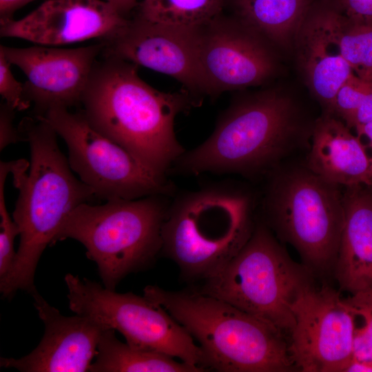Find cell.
Returning <instances> with one entry per match:
<instances>
[{
  "label": "cell",
  "mask_w": 372,
  "mask_h": 372,
  "mask_svg": "<svg viewBox=\"0 0 372 372\" xmlns=\"http://www.w3.org/2000/svg\"><path fill=\"white\" fill-rule=\"evenodd\" d=\"M101 56L83 93L81 111L94 130L166 176L185 152L175 134V118L196 101L185 93L152 87L133 63Z\"/></svg>",
  "instance_id": "cell-1"
},
{
  "label": "cell",
  "mask_w": 372,
  "mask_h": 372,
  "mask_svg": "<svg viewBox=\"0 0 372 372\" xmlns=\"http://www.w3.org/2000/svg\"><path fill=\"white\" fill-rule=\"evenodd\" d=\"M19 128L30 145V162L15 161L11 172L19 192L12 216L20 242L12 269L0 280L4 297L19 289L30 293L37 289L34 278L43 251L53 244L68 215L96 198L93 190L73 174L56 131L43 116L24 118Z\"/></svg>",
  "instance_id": "cell-2"
},
{
  "label": "cell",
  "mask_w": 372,
  "mask_h": 372,
  "mask_svg": "<svg viewBox=\"0 0 372 372\" xmlns=\"http://www.w3.org/2000/svg\"><path fill=\"white\" fill-rule=\"evenodd\" d=\"M313 125L304 124L291 97L275 90L258 92L234 101L211 135L185 151L169 172L266 177L294 153L309 149Z\"/></svg>",
  "instance_id": "cell-3"
},
{
  "label": "cell",
  "mask_w": 372,
  "mask_h": 372,
  "mask_svg": "<svg viewBox=\"0 0 372 372\" xmlns=\"http://www.w3.org/2000/svg\"><path fill=\"white\" fill-rule=\"evenodd\" d=\"M143 291L198 342L209 369L222 372L297 369L285 335L232 304L200 291H172L152 285Z\"/></svg>",
  "instance_id": "cell-4"
},
{
  "label": "cell",
  "mask_w": 372,
  "mask_h": 372,
  "mask_svg": "<svg viewBox=\"0 0 372 372\" xmlns=\"http://www.w3.org/2000/svg\"><path fill=\"white\" fill-rule=\"evenodd\" d=\"M255 203L251 192L229 182L178 195L170 203L164 221L161 251L186 278H208L251 236Z\"/></svg>",
  "instance_id": "cell-5"
},
{
  "label": "cell",
  "mask_w": 372,
  "mask_h": 372,
  "mask_svg": "<svg viewBox=\"0 0 372 372\" xmlns=\"http://www.w3.org/2000/svg\"><path fill=\"white\" fill-rule=\"evenodd\" d=\"M266 178L264 222L313 275L333 273L344 220L343 187L305 163L285 162Z\"/></svg>",
  "instance_id": "cell-6"
},
{
  "label": "cell",
  "mask_w": 372,
  "mask_h": 372,
  "mask_svg": "<svg viewBox=\"0 0 372 372\" xmlns=\"http://www.w3.org/2000/svg\"><path fill=\"white\" fill-rule=\"evenodd\" d=\"M169 197L155 194L97 205L82 203L65 218L53 243L72 238L83 244L103 285L114 290L122 278L161 251Z\"/></svg>",
  "instance_id": "cell-7"
},
{
  "label": "cell",
  "mask_w": 372,
  "mask_h": 372,
  "mask_svg": "<svg viewBox=\"0 0 372 372\" xmlns=\"http://www.w3.org/2000/svg\"><path fill=\"white\" fill-rule=\"evenodd\" d=\"M313 274L293 260L262 222L235 256L204 280L200 292L223 300L289 336L292 307L313 284Z\"/></svg>",
  "instance_id": "cell-8"
},
{
  "label": "cell",
  "mask_w": 372,
  "mask_h": 372,
  "mask_svg": "<svg viewBox=\"0 0 372 372\" xmlns=\"http://www.w3.org/2000/svg\"><path fill=\"white\" fill-rule=\"evenodd\" d=\"M69 307L107 329L119 331L130 346L160 352L200 369L206 357L189 332L161 306L132 293H120L85 278H64Z\"/></svg>",
  "instance_id": "cell-9"
},
{
  "label": "cell",
  "mask_w": 372,
  "mask_h": 372,
  "mask_svg": "<svg viewBox=\"0 0 372 372\" xmlns=\"http://www.w3.org/2000/svg\"><path fill=\"white\" fill-rule=\"evenodd\" d=\"M43 116L65 141L71 169L96 198L107 201L174 195L175 187L165 176L156 173L94 130L81 110L74 112L54 107Z\"/></svg>",
  "instance_id": "cell-10"
},
{
  "label": "cell",
  "mask_w": 372,
  "mask_h": 372,
  "mask_svg": "<svg viewBox=\"0 0 372 372\" xmlns=\"http://www.w3.org/2000/svg\"><path fill=\"white\" fill-rule=\"evenodd\" d=\"M293 327L289 350L303 372H344L353 358L356 315L340 293L313 283L304 289L292 307Z\"/></svg>",
  "instance_id": "cell-11"
},
{
  "label": "cell",
  "mask_w": 372,
  "mask_h": 372,
  "mask_svg": "<svg viewBox=\"0 0 372 372\" xmlns=\"http://www.w3.org/2000/svg\"><path fill=\"white\" fill-rule=\"evenodd\" d=\"M198 66L203 92L211 96L261 84L275 70L262 37L220 15L200 29Z\"/></svg>",
  "instance_id": "cell-12"
},
{
  "label": "cell",
  "mask_w": 372,
  "mask_h": 372,
  "mask_svg": "<svg viewBox=\"0 0 372 372\" xmlns=\"http://www.w3.org/2000/svg\"><path fill=\"white\" fill-rule=\"evenodd\" d=\"M104 43L76 48L40 45L0 46L6 59L25 75V94L37 115L51 108L70 109L81 103L92 69Z\"/></svg>",
  "instance_id": "cell-13"
},
{
  "label": "cell",
  "mask_w": 372,
  "mask_h": 372,
  "mask_svg": "<svg viewBox=\"0 0 372 372\" xmlns=\"http://www.w3.org/2000/svg\"><path fill=\"white\" fill-rule=\"evenodd\" d=\"M200 28L164 25L137 15L101 41L102 54L170 76L189 91L204 93L198 66Z\"/></svg>",
  "instance_id": "cell-14"
},
{
  "label": "cell",
  "mask_w": 372,
  "mask_h": 372,
  "mask_svg": "<svg viewBox=\"0 0 372 372\" xmlns=\"http://www.w3.org/2000/svg\"><path fill=\"white\" fill-rule=\"evenodd\" d=\"M128 20L103 0H48L22 19L0 22V35L57 46L107 39Z\"/></svg>",
  "instance_id": "cell-15"
},
{
  "label": "cell",
  "mask_w": 372,
  "mask_h": 372,
  "mask_svg": "<svg viewBox=\"0 0 372 372\" xmlns=\"http://www.w3.org/2000/svg\"><path fill=\"white\" fill-rule=\"evenodd\" d=\"M45 333L39 345L27 355L1 358L0 366L22 372H87L97 353L106 327L83 316H63L35 290L30 293Z\"/></svg>",
  "instance_id": "cell-16"
},
{
  "label": "cell",
  "mask_w": 372,
  "mask_h": 372,
  "mask_svg": "<svg viewBox=\"0 0 372 372\" xmlns=\"http://www.w3.org/2000/svg\"><path fill=\"white\" fill-rule=\"evenodd\" d=\"M344 121L326 115L313 125L305 164L314 173L341 187H372L371 155L361 138Z\"/></svg>",
  "instance_id": "cell-17"
},
{
  "label": "cell",
  "mask_w": 372,
  "mask_h": 372,
  "mask_svg": "<svg viewBox=\"0 0 372 372\" xmlns=\"http://www.w3.org/2000/svg\"><path fill=\"white\" fill-rule=\"evenodd\" d=\"M344 211L333 275L341 290L355 295L372 292V189L343 187Z\"/></svg>",
  "instance_id": "cell-18"
},
{
  "label": "cell",
  "mask_w": 372,
  "mask_h": 372,
  "mask_svg": "<svg viewBox=\"0 0 372 372\" xmlns=\"http://www.w3.org/2000/svg\"><path fill=\"white\" fill-rule=\"evenodd\" d=\"M322 2L314 3L297 34L298 54L311 91L331 112L338 89L353 72L329 31Z\"/></svg>",
  "instance_id": "cell-19"
},
{
  "label": "cell",
  "mask_w": 372,
  "mask_h": 372,
  "mask_svg": "<svg viewBox=\"0 0 372 372\" xmlns=\"http://www.w3.org/2000/svg\"><path fill=\"white\" fill-rule=\"evenodd\" d=\"M316 0H232L237 19L278 44L297 36Z\"/></svg>",
  "instance_id": "cell-20"
},
{
  "label": "cell",
  "mask_w": 372,
  "mask_h": 372,
  "mask_svg": "<svg viewBox=\"0 0 372 372\" xmlns=\"http://www.w3.org/2000/svg\"><path fill=\"white\" fill-rule=\"evenodd\" d=\"M91 372H201L195 366L154 351L130 346L107 329L100 338Z\"/></svg>",
  "instance_id": "cell-21"
},
{
  "label": "cell",
  "mask_w": 372,
  "mask_h": 372,
  "mask_svg": "<svg viewBox=\"0 0 372 372\" xmlns=\"http://www.w3.org/2000/svg\"><path fill=\"white\" fill-rule=\"evenodd\" d=\"M325 1L328 27L341 55L354 74L372 83V21L349 18Z\"/></svg>",
  "instance_id": "cell-22"
},
{
  "label": "cell",
  "mask_w": 372,
  "mask_h": 372,
  "mask_svg": "<svg viewBox=\"0 0 372 372\" xmlns=\"http://www.w3.org/2000/svg\"><path fill=\"white\" fill-rule=\"evenodd\" d=\"M224 0H142L138 16L149 21L199 29L220 14Z\"/></svg>",
  "instance_id": "cell-23"
},
{
  "label": "cell",
  "mask_w": 372,
  "mask_h": 372,
  "mask_svg": "<svg viewBox=\"0 0 372 372\" xmlns=\"http://www.w3.org/2000/svg\"><path fill=\"white\" fill-rule=\"evenodd\" d=\"M15 161L0 162V280L9 273L17 251H14V238L19 235L17 225L9 215L6 206L5 183L12 172Z\"/></svg>",
  "instance_id": "cell-24"
},
{
  "label": "cell",
  "mask_w": 372,
  "mask_h": 372,
  "mask_svg": "<svg viewBox=\"0 0 372 372\" xmlns=\"http://www.w3.org/2000/svg\"><path fill=\"white\" fill-rule=\"evenodd\" d=\"M345 300L356 316L364 321L362 326L354 331L353 358L372 362V292L351 295Z\"/></svg>",
  "instance_id": "cell-25"
},
{
  "label": "cell",
  "mask_w": 372,
  "mask_h": 372,
  "mask_svg": "<svg viewBox=\"0 0 372 372\" xmlns=\"http://www.w3.org/2000/svg\"><path fill=\"white\" fill-rule=\"evenodd\" d=\"M371 87V83L353 74L338 89L333 102L331 112L338 114L348 125Z\"/></svg>",
  "instance_id": "cell-26"
},
{
  "label": "cell",
  "mask_w": 372,
  "mask_h": 372,
  "mask_svg": "<svg viewBox=\"0 0 372 372\" xmlns=\"http://www.w3.org/2000/svg\"><path fill=\"white\" fill-rule=\"evenodd\" d=\"M11 64L0 50V94L3 101L15 111L27 110L31 105L25 94L24 85L13 75Z\"/></svg>",
  "instance_id": "cell-27"
},
{
  "label": "cell",
  "mask_w": 372,
  "mask_h": 372,
  "mask_svg": "<svg viewBox=\"0 0 372 372\" xmlns=\"http://www.w3.org/2000/svg\"><path fill=\"white\" fill-rule=\"evenodd\" d=\"M14 110L5 102L0 105V151L8 145L25 141L19 127L14 125Z\"/></svg>",
  "instance_id": "cell-28"
},
{
  "label": "cell",
  "mask_w": 372,
  "mask_h": 372,
  "mask_svg": "<svg viewBox=\"0 0 372 372\" xmlns=\"http://www.w3.org/2000/svg\"><path fill=\"white\" fill-rule=\"evenodd\" d=\"M349 18L372 21V0H331Z\"/></svg>",
  "instance_id": "cell-29"
},
{
  "label": "cell",
  "mask_w": 372,
  "mask_h": 372,
  "mask_svg": "<svg viewBox=\"0 0 372 372\" xmlns=\"http://www.w3.org/2000/svg\"><path fill=\"white\" fill-rule=\"evenodd\" d=\"M370 122H372V87L364 96L347 126L355 129Z\"/></svg>",
  "instance_id": "cell-30"
},
{
  "label": "cell",
  "mask_w": 372,
  "mask_h": 372,
  "mask_svg": "<svg viewBox=\"0 0 372 372\" xmlns=\"http://www.w3.org/2000/svg\"><path fill=\"white\" fill-rule=\"evenodd\" d=\"M34 0H0V22L12 19L13 14Z\"/></svg>",
  "instance_id": "cell-31"
},
{
  "label": "cell",
  "mask_w": 372,
  "mask_h": 372,
  "mask_svg": "<svg viewBox=\"0 0 372 372\" xmlns=\"http://www.w3.org/2000/svg\"><path fill=\"white\" fill-rule=\"evenodd\" d=\"M109 3L119 14L126 17V14L136 6H139L140 0H103ZM142 1V0H141Z\"/></svg>",
  "instance_id": "cell-32"
},
{
  "label": "cell",
  "mask_w": 372,
  "mask_h": 372,
  "mask_svg": "<svg viewBox=\"0 0 372 372\" xmlns=\"http://www.w3.org/2000/svg\"><path fill=\"white\" fill-rule=\"evenodd\" d=\"M344 372H372V362L352 358Z\"/></svg>",
  "instance_id": "cell-33"
},
{
  "label": "cell",
  "mask_w": 372,
  "mask_h": 372,
  "mask_svg": "<svg viewBox=\"0 0 372 372\" xmlns=\"http://www.w3.org/2000/svg\"><path fill=\"white\" fill-rule=\"evenodd\" d=\"M355 130L356 131L358 136H364L368 140L369 143L366 146L370 147L372 150V122H370L364 125L358 127ZM371 161L372 169V154L371 155Z\"/></svg>",
  "instance_id": "cell-34"
},
{
  "label": "cell",
  "mask_w": 372,
  "mask_h": 372,
  "mask_svg": "<svg viewBox=\"0 0 372 372\" xmlns=\"http://www.w3.org/2000/svg\"><path fill=\"white\" fill-rule=\"evenodd\" d=\"M371 187V189H372V187Z\"/></svg>",
  "instance_id": "cell-35"
}]
</instances>
